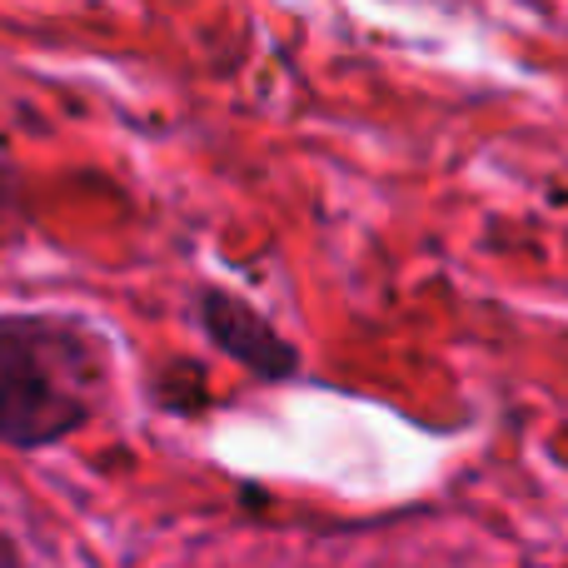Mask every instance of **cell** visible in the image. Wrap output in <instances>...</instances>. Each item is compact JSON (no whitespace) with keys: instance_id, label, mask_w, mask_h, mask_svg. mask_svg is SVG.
Segmentation results:
<instances>
[{"instance_id":"1","label":"cell","mask_w":568,"mask_h":568,"mask_svg":"<svg viewBox=\"0 0 568 568\" xmlns=\"http://www.w3.org/2000/svg\"><path fill=\"white\" fill-rule=\"evenodd\" d=\"M85 334L55 320H0V439L50 444L85 419V384L95 374Z\"/></svg>"},{"instance_id":"2","label":"cell","mask_w":568,"mask_h":568,"mask_svg":"<svg viewBox=\"0 0 568 568\" xmlns=\"http://www.w3.org/2000/svg\"><path fill=\"white\" fill-rule=\"evenodd\" d=\"M205 320H210V329H215V339L225 344L230 354H240L245 364H255L260 374H284V369H294L290 344H280L275 334H270L250 310H240V304H230V300H220V294H210Z\"/></svg>"},{"instance_id":"3","label":"cell","mask_w":568,"mask_h":568,"mask_svg":"<svg viewBox=\"0 0 568 568\" xmlns=\"http://www.w3.org/2000/svg\"><path fill=\"white\" fill-rule=\"evenodd\" d=\"M0 568H20V554H16V549H10V544H6V539H0Z\"/></svg>"}]
</instances>
